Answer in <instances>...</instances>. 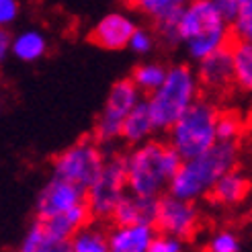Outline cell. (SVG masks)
I'll use <instances>...</instances> for the list:
<instances>
[{
  "label": "cell",
  "mask_w": 252,
  "mask_h": 252,
  "mask_svg": "<svg viewBox=\"0 0 252 252\" xmlns=\"http://www.w3.org/2000/svg\"><path fill=\"white\" fill-rule=\"evenodd\" d=\"M123 158L129 193L154 199L168 193L174 174L183 164L179 152L168 142L160 140H148L140 146H133Z\"/></svg>",
  "instance_id": "1"
},
{
  "label": "cell",
  "mask_w": 252,
  "mask_h": 252,
  "mask_svg": "<svg viewBox=\"0 0 252 252\" xmlns=\"http://www.w3.org/2000/svg\"><path fill=\"white\" fill-rule=\"evenodd\" d=\"M181 45L189 60L201 62L234 43L232 25L221 17L211 0H191L179 21Z\"/></svg>",
  "instance_id": "2"
},
{
  "label": "cell",
  "mask_w": 252,
  "mask_h": 252,
  "mask_svg": "<svg viewBox=\"0 0 252 252\" xmlns=\"http://www.w3.org/2000/svg\"><path fill=\"white\" fill-rule=\"evenodd\" d=\"M238 164V146L230 142H218L211 150L195 158L183 160L179 172L168 187V193L187 201H199L209 197L211 189L225 172Z\"/></svg>",
  "instance_id": "3"
},
{
  "label": "cell",
  "mask_w": 252,
  "mask_h": 252,
  "mask_svg": "<svg viewBox=\"0 0 252 252\" xmlns=\"http://www.w3.org/2000/svg\"><path fill=\"white\" fill-rule=\"evenodd\" d=\"M199 91L201 82L193 66H189L187 62L168 66L166 80L154 93L146 94L158 131H168L181 119L183 113L199 98Z\"/></svg>",
  "instance_id": "4"
},
{
  "label": "cell",
  "mask_w": 252,
  "mask_h": 252,
  "mask_svg": "<svg viewBox=\"0 0 252 252\" xmlns=\"http://www.w3.org/2000/svg\"><path fill=\"white\" fill-rule=\"evenodd\" d=\"M218 105L209 98H197L181 119L166 131V142L179 152L183 160L195 158L216 146L218 140Z\"/></svg>",
  "instance_id": "5"
},
{
  "label": "cell",
  "mask_w": 252,
  "mask_h": 252,
  "mask_svg": "<svg viewBox=\"0 0 252 252\" xmlns=\"http://www.w3.org/2000/svg\"><path fill=\"white\" fill-rule=\"evenodd\" d=\"M146 96L131 76L113 82L105 98V107L98 113L93 127V140L100 146H111L123 140V121Z\"/></svg>",
  "instance_id": "6"
},
{
  "label": "cell",
  "mask_w": 252,
  "mask_h": 252,
  "mask_svg": "<svg viewBox=\"0 0 252 252\" xmlns=\"http://www.w3.org/2000/svg\"><path fill=\"white\" fill-rule=\"evenodd\" d=\"M105 162L107 156L100 150V144H96L94 140H80L68 146L66 150H62L54 158L52 176L74 183L88 191V187L98 179Z\"/></svg>",
  "instance_id": "7"
},
{
  "label": "cell",
  "mask_w": 252,
  "mask_h": 252,
  "mask_svg": "<svg viewBox=\"0 0 252 252\" xmlns=\"http://www.w3.org/2000/svg\"><path fill=\"white\" fill-rule=\"evenodd\" d=\"M129 193L123 156H109L98 179L88 187L86 203L94 220H111L121 199Z\"/></svg>",
  "instance_id": "8"
},
{
  "label": "cell",
  "mask_w": 252,
  "mask_h": 252,
  "mask_svg": "<svg viewBox=\"0 0 252 252\" xmlns=\"http://www.w3.org/2000/svg\"><path fill=\"white\" fill-rule=\"evenodd\" d=\"M154 225L160 234L174 236L179 240L193 238L199 228V209L195 201H187L170 193H164L158 199Z\"/></svg>",
  "instance_id": "9"
},
{
  "label": "cell",
  "mask_w": 252,
  "mask_h": 252,
  "mask_svg": "<svg viewBox=\"0 0 252 252\" xmlns=\"http://www.w3.org/2000/svg\"><path fill=\"white\" fill-rule=\"evenodd\" d=\"M80 205H86V191L78 185L68 183L64 179L52 176L37 195L35 213L37 220H52L66 211H72Z\"/></svg>",
  "instance_id": "10"
},
{
  "label": "cell",
  "mask_w": 252,
  "mask_h": 252,
  "mask_svg": "<svg viewBox=\"0 0 252 252\" xmlns=\"http://www.w3.org/2000/svg\"><path fill=\"white\" fill-rule=\"evenodd\" d=\"M135 29L137 25L127 12L111 10L94 23L88 37H91V41L94 45L107 49V52H121V49L129 47Z\"/></svg>",
  "instance_id": "11"
},
{
  "label": "cell",
  "mask_w": 252,
  "mask_h": 252,
  "mask_svg": "<svg viewBox=\"0 0 252 252\" xmlns=\"http://www.w3.org/2000/svg\"><path fill=\"white\" fill-rule=\"evenodd\" d=\"M195 70H197L201 88H205V91H209V93L228 91L232 84H236L232 45L223 47V49H220V52L207 56L205 60L197 62Z\"/></svg>",
  "instance_id": "12"
},
{
  "label": "cell",
  "mask_w": 252,
  "mask_h": 252,
  "mask_svg": "<svg viewBox=\"0 0 252 252\" xmlns=\"http://www.w3.org/2000/svg\"><path fill=\"white\" fill-rule=\"evenodd\" d=\"M156 236L158 230L152 223H115L109 230V252H150Z\"/></svg>",
  "instance_id": "13"
},
{
  "label": "cell",
  "mask_w": 252,
  "mask_h": 252,
  "mask_svg": "<svg viewBox=\"0 0 252 252\" xmlns=\"http://www.w3.org/2000/svg\"><path fill=\"white\" fill-rule=\"evenodd\" d=\"M156 209H158V199L127 193L121 199V203L117 205L111 220L113 223H121V225H131V223H152L154 225Z\"/></svg>",
  "instance_id": "14"
},
{
  "label": "cell",
  "mask_w": 252,
  "mask_h": 252,
  "mask_svg": "<svg viewBox=\"0 0 252 252\" xmlns=\"http://www.w3.org/2000/svg\"><path fill=\"white\" fill-rule=\"evenodd\" d=\"M248 193H250V179L242 170L232 168L211 189L209 199L221 207H236L248 197Z\"/></svg>",
  "instance_id": "15"
},
{
  "label": "cell",
  "mask_w": 252,
  "mask_h": 252,
  "mask_svg": "<svg viewBox=\"0 0 252 252\" xmlns=\"http://www.w3.org/2000/svg\"><path fill=\"white\" fill-rule=\"evenodd\" d=\"M47 49H49V41L41 29L27 27L12 35L10 56L23 62V64H35V62H39L47 54Z\"/></svg>",
  "instance_id": "16"
},
{
  "label": "cell",
  "mask_w": 252,
  "mask_h": 252,
  "mask_svg": "<svg viewBox=\"0 0 252 252\" xmlns=\"http://www.w3.org/2000/svg\"><path fill=\"white\" fill-rule=\"evenodd\" d=\"M158 131L152 111L148 107V100L144 98L123 121V142L129 146H140L148 140H154V133Z\"/></svg>",
  "instance_id": "17"
},
{
  "label": "cell",
  "mask_w": 252,
  "mask_h": 252,
  "mask_svg": "<svg viewBox=\"0 0 252 252\" xmlns=\"http://www.w3.org/2000/svg\"><path fill=\"white\" fill-rule=\"evenodd\" d=\"M91 209L86 205H80L72 211H66L62 216H56L52 220H39L43 223V228L47 230L49 236H54L56 240H70V238L76 234L80 228H84L86 223H91Z\"/></svg>",
  "instance_id": "18"
},
{
  "label": "cell",
  "mask_w": 252,
  "mask_h": 252,
  "mask_svg": "<svg viewBox=\"0 0 252 252\" xmlns=\"http://www.w3.org/2000/svg\"><path fill=\"white\" fill-rule=\"evenodd\" d=\"M17 252H70V240H56L49 236L43 223L37 220L25 232Z\"/></svg>",
  "instance_id": "19"
},
{
  "label": "cell",
  "mask_w": 252,
  "mask_h": 252,
  "mask_svg": "<svg viewBox=\"0 0 252 252\" xmlns=\"http://www.w3.org/2000/svg\"><path fill=\"white\" fill-rule=\"evenodd\" d=\"M70 252H109V232L96 223H86L70 238Z\"/></svg>",
  "instance_id": "20"
},
{
  "label": "cell",
  "mask_w": 252,
  "mask_h": 252,
  "mask_svg": "<svg viewBox=\"0 0 252 252\" xmlns=\"http://www.w3.org/2000/svg\"><path fill=\"white\" fill-rule=\"evenodd\" d=\"M232 56H234L236 86L240 88L242 93L252 96V41L234 39Z\"/></svg>",
  "instance_id": "21"
},
{
  "label": "cell",
  "mask_w": 252,
  "mask_h": 252,
  "mask_svg": "<svg viewBox=\"0 0 252 252\" xmlns=\"http://www.w3.org/2000/svg\"><path fill=\"white\" fill-rule=\"evenodd\" d=\"M166 74H168V66L160 64V62H142V64L133 68L131 80L140 86L144 94H150L166 80Z\"/></svg>",
  "instance_id": "22"
},
{
  "label": "cell",
  "mask_w": 252,
  "mask_h": 252,
  "mask_svg": "<svg viewBox=\"0 0 252 252\" xmlns=\"http://www.w3.org/2000/svg\"><path fill=\"white\" fill-rule=\"evenodd\" d=\"M189 2H191V0H140L137 10L152 23H158V21H164L172 15L183 12V8Z\"/></svg>",
  "instance_id": "23"
},
{
  "label": "cell",
  "mask_w": 252,
  "mask_h": 252,
  "mask_svg": "<svg viewBox=\"0 0 252 252\" xmlns=\"http://www.w3.org/2000/svg\"><path fill=\"white\" fill-rule=\"evenodd\" d=\"M242 133V119L234 111H223L220 113L218 119V140L220 142H230L236 144L238 137Z\"/></svg>",
  "instance_id": "24"
},
{
  "label": "cell",
  "mask_w": 252,
  "mask_h": 252,
  "mask_svg": "<svg viewBox=\"0 0 252 252\" xmlns=\"http://www.w3.org/2000/svg\"><path fill=\"white\" fill-rule=\"evenodd\" d=\"M240 250H242L240 238H238V234L232 230L213 232L205 244V252H240Z\"/></svg>",
  "instance_id": "25"
},
{
  "label": "cell",
  "mask_w": 252,
  "mask_h": 252,
  "mask_svg": "<svg viewBox=\"0 0 252 252\" xmlns=\"http://www.w3.org/2000/svg\"><path fill=\"white\" fill-rule=\"evenodd\" d=\"M232 31H234V39L252 41V0L242 4L240 15L232 25Z\"/></svg>",
  "instance_id": "26"
},
{
  "label": "cell",
  "mask_w": 252,
  "mask_h": 252,
  "mask_svg": "<svg viewBox=\"0 0 252 252\" xmlns=\"http://www.w3.org/2000/svg\"><path fill=\"white\" fill-rule=\"evenodd\" d=\"M156 33H152L150 29H144V27H137L133 37H131V41H129V47L133 54L137 56H148V54H152L154 52V45H156Z\"/></svg>",
  "instance_id": "27"
},
{
  "label": "cell",
  "mask_w": 252,
  "mask_h": 252,
  "mask_svg": "<svg viewBox=\"0 0 252 252\" xmlns=\"http://www.w3.org/2000/svg\"><path fill=\"white\" fill-rule=\"evenodd\" d=\"M150 252H185V240L158 232L152 246H150Z\"/></svg>",
  "instance_id": "28"
},
{
  "label": "cell",
  "mask_w": 252,
  "mask_h": 252,
  "mask_svg": "<svg viewBox=\"0 0 252 252\" xmlns=\"http://www.w3.org/2000/svg\"><path fill=\"white\" fill-rule=\"evenodd\" d=\"M21 15V4L19 0H0V25L8 27Z\"/></svg>",
  "instance_id": "29"
},
{
  "label": "cell",
  "mask_w": 252,
  "mask_h": 252,
  "mask_svg": "<svg viewBox=\"0 0 252 252\" xmlns=\"http://www.w3.org/2000/svg\"><path fill=\"white\" fill-rule=\"evenodd\" d=\"M211 2L216 4V8L221 12V17L228 21L230 25L236 23L238 15H240V8H242L240 0H211Z\"/></svg>",
  "instance_id": "30"
},
{
  "label": "cell",
  "mask_w": 252,
  "mask_h": 252,
  "mask_svg": "<svg viewBox=\"0 0 252 252\" xmlns=\"http://www.w3.org/2000/svg\"><path fill=\"white\" fill-rule=\"evenodd\" d=\"M10 45L12 37L6 31H0V60H6V56H10Z\"/></svg>",
  "instance_id": "31"
},
{
  "label": "cell",
  "mask_w": 252,
  "mask_h": 252,
  "mask_svg": "<svg viewBox=\"0 0 252 252\" xmlns=\"http://www.w3.org/2000/svg\"><path fill=\"white\" fill-rule=\"evenodd\" d=\"M121 2L125 6H131V8H137V4H140V0H121Z\"/></svg>",
  "instance_id": "32"
},
{
  "label": "cell",
  "mask_w": 252,
  "mask_h": 252,
  "mask_svg": "<svg viewBox=\"0 0 252 252\" xmlns=\"http://www.w3.org/2000/svg\"><path fill=\"white\" fill-rule=\"evenodd\" d=\"M240 2H242V4H244V2H248V0H240Z\"/></svg>",
  "instance_id": "33"
},
{
  "label": "cell",
  "mask_w": 252,
  "mask_h": 252,
  "mask_svg": "<svg viewBox=\"0 0 252 252\" xmlns=\"http://www.w3.org/2000/svg\"><path fill=\"white\" fill-rule=\"evenodd\" d=\"M250 223H252V213H250Z\"/></svg>",
  "instance_id": "34"
}]
</instances>
